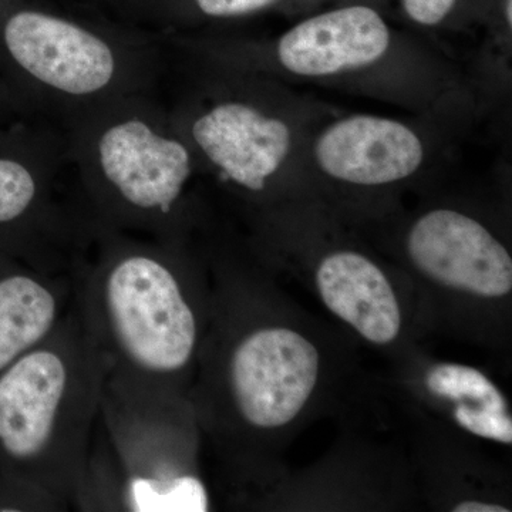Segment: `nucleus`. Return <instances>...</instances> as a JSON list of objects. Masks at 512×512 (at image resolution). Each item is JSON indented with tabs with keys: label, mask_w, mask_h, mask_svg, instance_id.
<instances>
[{
	"label": "nucleus",
	"mask_w": 512,
	"mask_h": 512,
	"mask_svg": "<svg viewBox=\"0 0 512 512\" xmlns=\"http://www.w3.org/2000/svg\"><path fill=\"white\" fill-rule=\"evenodd\" d=\"M397 25L423 36L463 35L483 28L495 0H366Z\"/></svg>",
	"instance_id": "obj_14"
},
{
	"label": "nucleus",
	"mask_w": 512,
	"mask_h": 512,
	"mask_svg": "<svg viewBox=\"0 0 512 512\" xmlns=\"http://www.w3.org/2000/svg\"><path fill=\"white\" fill-rule=\"evenodd\" d=\"M22 111L16 107L8 93L0 86V120L12 119V117L23 116Z\"/></svg>",
	"instance_id": "obj_19"
},
{
	"label": "nucleus",
	"mask_w": 512,
	"mask_h": 512,
	"mask_svg": "<svg viewBox=\"0 0 512 512\" xmlns=\"http://www.w3.org/2000/svg\"><path fill=\"white\" fill-rule=\"evenodd\" d=\"M181 62L380 101L410 114L480 110L470 72L366 0H340L268 37L173 35Z\"/></svg>",
	"instance_id": "obj_1"
},
{
	"label": "nucleus",
	"mask_w": 512,
	"mask_h": 512,
	"mask_svg": "<svg viewBox=\"0 0 512 512\" xmlns=\"http://www.w3.org/2000/svg\"><path fill=\"white\" fill-rule=\"evenodd\" d=\"M476 110L412 114L335 113L316 128L308 148L313 190L397 187L440 163Z\"/></svg>",
	"instance_id": "obj_9"
},
{
	"label": "nucleus",
	"mask_w": 512,
	"mask_h": 512,
	"mask_svg": "<svg viewBox=\"0 0 512 512\" xmlns=\"http://www.w3.org/2000/svg\"><path fill=\"white\" fill-rule=\"evenodd\" d=\"M181 66L183 86L168 114L204 177L254 204L288 190H313L309 143L333 107L256 74Z\"/></svg>",
	"instance_id": "obj_4"
},
{
	"label": "nucleus",
	"mask_w": 512,
	"mask_h": 512,
	"mask_svg": "<svg viewBox=\"0 0 512 512\" xmlns=\"http://www.w3.org/2000/svg\"><path fill=\"white\" fill-rule=\"evenodd\" d=\"M190 407L187 396L104 380L99 421L123 484V511L210 510L207 487L188 464Z\"/></svg>",
	"instance_id": "obj_8"
},
{
	"label": "nucleus",
	"mask_w": 512,
	"mask_h": 512,
	"mask_svg": "<svg viewBox=\"0 0 512 512\" xmlns=\"http://www.w3.org/2000/svg\"><path fill=\"white\" fill-rule=\"evenodd\" d=\"M454 419L458 426L476 434L483 439L512 443V420L510 413H497L485 409H471V407L457 404L454 409Z\"/></svg>",
	"instance_id": "obj_17"
},
{
	"label": "nucleus",
	"mask_w": 512,
	"mask_h": 512,
	"mask_svg": "<svg viewBox=\"0 0 512 512\" xmlns=\"http://www.w3.org/2000/svg\"><path fill=\"white\" fill-rule=\"evenodd\" d=\"M107 370L73 301L42 343L0 372V512L74 510Z\"/></svg>",
	"instance_id": "obj_3"
},
{
	"label": "nucleus",
	"mask_w": 512,
	"mask_h": 512,
	"mask_svg": "<svg viewBox=\"0 0 512 512\" xmlns=\"http://www.w3.org/2000/svg\"><path fill=\"white\" fill-rule=\"evenodd\" d=\"M96 229L62 127L29 114L0 120V252L72 276Z\"/></svg>",
	"instance_id": "obj_7"
},
{
	"label": "nucleus",
	"mask_w": 512,
	"mask_h": 512,
	"mask_svg": "<svg viewBox=\"0 0 512 512\" xmlns=\"http://www.w3.org/2000/svg\"><path fill=\"white\" fill-rule=\"evenodd\" d=\"M316 286L330 312L369 342L387 345L402 328V312L389 279L366 255L338 249L323 255Z\"/></svg>",
	"instance_id": "obj_13"
},
{
	"label": "nucleus",
	"mask_w": 512,
	"mask_h": 512,
	"mask_svg": "<svg viewBox=\"0 0 512 512\" xmlns=\"http://www.w3.org/2000/svg\"><path fill=\"white\" fill-rule=\"evenodd\" d=\"M192 256L191 241L97 227L72 272L73 301L111 379L188 397L201 339Z\"/></svg>",
	"instance_id": "obj_2"
},
{
	"label": "nucleus",
	"mask_w": 512,
	"mask_h": 512,
	"mask_svg": "<svg viewBox=\"0 0 512 512\" xmlns=\"http://www.w3.org/2000/svg\"><path fill=\"white\" fill-rule=\"evenodd\" d=\"M426 386L434 396L443 397L461 406L508 413V404L503 393L474 367L463 365L433 367L427 373Z\"/></svg>",
	"instance_id": "obj_16"
},
{
	"label": "nucleus",
	"mask_w": 512,
	"mask_h": 512,
	"mask_svg": "<svg viewBox=\"0 0 512 512\" xmlns=\"http://www.w3.org/2000/svg\"><path fill=\"white\" fill-rule=\"evenodd\" d=\"M73 298L72 276L46 274L0 252V372L59 326Z\"/></svg>",
	"instance_id": "obj_12"
},
{
	"label": "nucleus",
	"mask_w": 512,
	"mask_h": 512,
	"mask_svg": "<svg viewBox=\"0 0 512 512\" xmlns=\"http://www.w3.org/2000/svg\"><path fill=\"white\" fill-rule=\"evenodd\" d=\"M406 251L417 271L437 284L501 298L512 289V259L484 224L453 208H434L413 222Z\"/></svg>",
	"instance_id": "obj_11"
},
{
	"label": "nucleus",
	"mask_w": 512,
	"mask_h": 512,
	"mask_svg": "<svg viewBox=\"0 0 512 512\" xmlns=\"http://www.w3.org/2000/svg\"><path fill=\"white\" fill-rule=\"evenodd\" d=\"M165 46L53 10L0 8V86L22 113L56 124L110 101L156 93Z\"/></svg>",
	"instance_id": "obj_6"
},
{
	"label": "nucleus",
	"mask_w": 512,
	"mask_h": 512,
	"mask_svg": "<svg viewBox=\"0 0 512 512\" xmlns=\"http://www.w3.org/2000/svg\"><path fill=\"white\" fill-rule=\"evenodd\" d=\"M454 512H510L508 508L501 505L477 503V501H466L458 504Z\"/></svg>",
	"instance_id": "obj_18"
},
{
	"label": "nucleus",
	"mask_w": 512,
	"mask_h": 512,
	"mask_svg": "<svg viewBox=\"0 0 512 512\" xmlns=\"http://www.w3.org/2000/svg\"><path fill=\"white\" fill-rule=\"evenodd\" d=\"M60 127L96 227L191 241L204 175L156 93L101 104Z\"/></svg>",
	"instance_id": "obj_5"
},
{
	"label": "nucleus",
	"mask_w": 512,
	"mask_h": 512,
	"mask_svg": "<svg viewBox=\"0 0 512 512\" xmlns=\"http://www.w3.org/2000/svg\"><path fill=\"white\" fill-rule=\"evenodd\" d=\"M340 0H181L183 22H227L259 15L301 19Z\"/></svg>",
	"instance_id": "obj_15"
},
{
	"label": "nucleus",
	"mask_w": 512,
	"mask_h": 512,
	"mask_svg": "<svg viewBox=\"0 0 512 512\" xmlns=\"http://www.w3.org/2000/svg\"><path fill=\"white\" fill-rule=\"evenodd\" d=\"M318 375V350L286 328L242 333L221 366L229 409L254 430L291 423L311 397Z\"/></svg>",
	"instance_id": "obj_10"
}]
</instances>
